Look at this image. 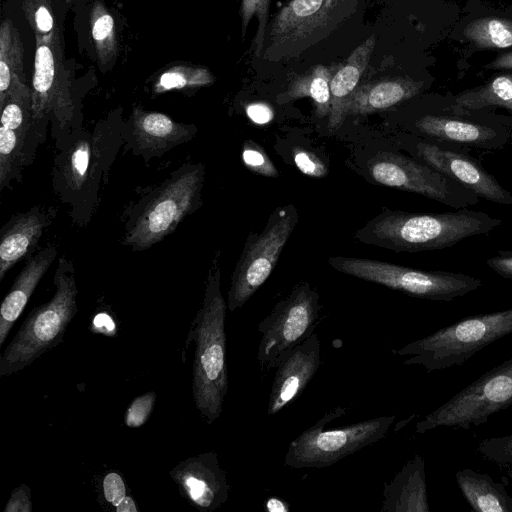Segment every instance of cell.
<instances>
[{
	"label": "cell",
	"mask_w": 512,
	"mask_h": 512,
	"mask_svg": "<svg viewBox=\"0 0 512 512\" xmlns=\"http://www.w3.org/2000/svg\"><path fill=\"white\" fill-rule=\"evenodd\" d=\"M220 253L209 269L202 306L188 333L186 346L195 343L192 364V395L207 424L217 420L228 392L227 339L225 318L228 309L221 289Z\"/></svg>",
	"instance_id": "7a4b0ae2"
},
{
	"label": "cell",
	"mask_w": 512,
	"mask_h": 512,
	"mask_svg": "<svg viewBox=\"0 0 512 512\" xmlns=\"http://www.w3.org/2000/svg\"><path fill=\"white\" fill-rule=\"evenodd\" d=\"M31 510V488L21 484L12 491L4 512H31Z\"/></svg>",
	"instance_id": "ab89813d"
},
{
	"label": "cell",
	"mask_w": 512,
	"mask_h": 512,
	"mask_svg": "<svg viewBox=\"0 0 512 512\" xmlns=\"http://www.w3.org/2000/svg\"><path fill=\"white\" fill-rule=\"evenodd\" d=\"M477 451L486 460L499 465H512V434L484 439Z\"/></svg>",
	"instance_id": "d590c367"
},
{
	"label": "cell",
	"mask_w": 512,
	"mask_h": 512,
	"mask_svg": "<svg viewBox=\"0 0 512 512\" xmlns=\"http://www.w3.org/2000/svg\"><path fill=\"white\" fill-rule=\"evenodd\" d=\"M57 256V248L49 245L31 256L16 277L0 306V347L14 323L22 314L36 286Z\"/></svg>",
	"instance_id": "7402d4cb"
},
{
	"label": "cell",
	"mask_w": 512,
	"mask_h": 512,
	"mask_svg": "<svg viewBox=\"0 0 512 512\" xmlns=\"http://www.w3.org/2000/svg\"><path fill=\"white\" fill-rule=\"evenodd\" d=\"M264 505L268 512H288L290 510L287 502L276 497L268 498Z\"/></svg>",
	"instance_id": "ee69618b"
},
{
	"label": "cell",
	"mask_w": 512,
	"mask_h": 512,
	"mask_svg": "<svg viewBox=\"0 0 512 512\" xmlns=\"http://www.w3.org/2000/svg\"><path fill=\"white\" fill-rule=\"evenodd\" d=\"M502 220L467 208L444 213L384 209L354 234L359 242L394 252L444 249L498 228Z\"/></svg>",
	"instance_id": "6da1fadb"
},
{
	"label": "cell",
	"mask_w": 512,
	"mask_h": 512,
	"mask_svg": "<svg viewBox=\"0 0 512 512\" xmlns=\"http://www.w3.org/2000/svg\"><path fill=\"white\" fill-rule=\"evenodd\" d=\"M90 27L97 61L104 71L114 65L119 44L114 18L101 0H96L91 7Z\"/></svg>",
	"instance_id": "f546056e"
},
{
	"label": "cell",
	"mask_w": 512,
	"mask_h": 512,
	"mask_svg": "<svg viewBox=\"0 0 512 512\" xmlns=\"http://www.w3.org/2000/svg\"><path fill=\"white\" fill-rule=\"evenodd\" d=\"M102 488L105 500L115 508L127 496L123 478L115 471H111L105 475L102 482Z\"/></svg>",
	"instance_id": "f35d334b"
},
{
	"label": "cell",
	"mask_w": 512,
	"mask_h": 512,
	"mask_svg": "<svg viewBox=\"0 0 512 512\" xmlns=\"http://www.w3.org/2000/svg\"><path fill=\"white\" fill-rule=\"evenodd\" d=\"M358 3L359 0H289L268 23L262 58L278 62L300 56L348 19Z\"/></svg>",
	"instance_id": "8992f818"
},
{
	"label": "cell",
	"mask_w": 512,
	"mask_h": 512,
	"mask_svg": "<svg viewBox=\"0 0 512 512\" xmlns=\"http://www.w3.org/2000/svg\"><path fill=\"white\" fill-rule=\"evenodd\" d=\"M116 512H138L136 502L130 497L125 499L115 508Z\"/></svg>",
	"instance_id": "bcb514c9"
},
{
	"label": "cell",
	"mask_w": 512,
	"mask_h": 512,
	"mask_svg": "<svg viewBox=\"0 0 512 512\" xmlns=\"http://www.w3.org/2000/svg\"><path fill=\"white\" fill-rule=\"evenodd\" d=\"M413 157L472 190L485 200L512 205V194L469 153L418 137L410 144Z\"/></svg>",
	"instance_id": "2e32d148"
},
{
	"label": "cell",
	"mask_w": 512,
	"mask_h": 512,
	"mask_svg": "<svg viewBox=\"0 0 512 512\" xmlns=\"http://www.w3.org/2000/svg\"><path fill=\"white\" fill-rule=\"evenodd\" d=\"M320 352V340L314 332L281 360L269 394L268 415L277 414L302 394L319 369Z\"/></svg>",
	"instance_id": "d6986e66"
},
{
	"label": "cell",
	"mask_w": 512,
	"mask_h": 512,
	"mask_svg": "<svg viewBox=\"0 0 512 512\" xmlns=\"http://www.w3.org/2000/svg\"><path fill=\"white\" fill-rule=\"evenodd\" d=\"M486 263L501 277L512 280V250L498 251Z\"/></svg>",
	"instance_id": "60d3db41"
},
{
	"label": "cell",
	"mask_w": 512,
	"mask_h": 512,
	"mask_svg": "<svg viewBox=\"0 0 512 512\" xmlns=\"http://www.w3.org/2000/svg\"><path fill=\"white\" fill-rule=\"evenodd\" d=\"M464 35L480 48L512 47V20L500 17L479 18L466 26Z\"/></svg>",
	"instance_id": "4dcf8cb0"
},
{
	"label": "cell",
	"mask_w": 512,
	"mask_h": 512,
	"mask_svg": "<svg viewBox=\"0 0 512 512\" xmlns=\"http://www.w3.org/2000/svg\"><path fill=\"white\" fill-rule=\"evenodd\" d=\"M299 221L293 204L275 209L260 233H250L231 277L230 312L241 308L268 279Z\"/></svg>",
	"instance_id": "7c38bea8"
},
{
	"label": "cell",
	"mask_w": 512,
	"mask_h": 512,
	"mask_svg": "<svg viewBox=\"0 0 512 512\" xmlns=\"http://www.w3.org/2000/svg\"><path fill=\"white\" fill-rule=\"evenodd\" d=\"M512 405V358L495 366L416 423L423 434L439 427L479 426Z\"/></svg>",
	"instance_id": "4fadbf2b"
},
{
	"label": "cell",
	"mask_w": 512,
	"mask_h": 512,
	"mask_svg": "<svg viewBox=\"0 0 512 512\" xmlns=\"http://www.w3.org/2000/svg\"><path fill=\"white\" fill-rule=\"evenodd\" d=\"M373 180L381 185L413 192L454 209L476 205L480 197L425 163L401 153L381 152L368 162Z\"/></svg>",
	"instance_id": "9a60e30c"
},
{
	"label": "cell",
	"mask_w": 512,
	"mask_h": 512,
	"mask_svg": "<svg viewBox=\"0 0 512 512\" xmlns=\"http://www.w3.org/2000/svg\"><path fill=\"white\" fill-rule=\"evenodd\" d=\"M329 265L344 274L383 285L409 296L449 302L482 286L479 278L450 271H427L381 260L330 257Z\"/></svg>",
	"instance_id": "30bf717a"
},
{
	"label": "cell",
	"mask_w": 512,
	"mask_h": 512,
	"mask_svg": "<svg viewBox=\"0 0 512 512\" xmlns=\"http://www.w3.org/2000/svg\"><path fill=\"white\" fill-rule=\"evenodd\" d=\"M382 512H430L424 459L414 455L383 490Z\"/></svg>",
	"instance_id": "cb8c5ba5"
},
{
	"label": "cell",
	"mask_w": 512,
	"mask_h": 512,
	"mask_svg": "<svg viewBox=\"0 0 512 512\" xmlns=\"http://www.w3.org/2000/svg\"><path fill=\"white\" fill-rule=\"evenodd\" d=\"M446 105L458 114L487 107L512 111V73L499 75L482 86L463 91L447 101Z\"/></svg>",
	"instance_id": "83f0119b"
},
{
	"label": "cell",
	"mask_w": 512,
	"mask_h": 512,
	"mask_svg": "<svg viewBox=\"0 0 512 512\" xmlns=\"http://www.w3.org/2000/svg\"><path fill=\"white\" fill-rule=\"evenodd\" d=\"M346 411V407L340 406L327 411L292 440L284 458L285 466L295 469L331 466L384 438L396 418L395 415L378 416L341 428L325 429Z\"/></svg>",
	"instance_id": "ba28073f"
},
{
	"label": "cell",
	"mask_w": 512,
	"mask_h": 512,
	"mask_svg": "<svg viewBox=\"0 0 512 512\" xmlns=\"http://www.w3.org/2000/svg\"><path fill=\"white\" fill-rule=\"evenodd\" d=\"M155 401L156 394L154 391H149L134 398L126 409L125 425L130 428L144 425L153 412Z\"/></svg>",
	"instance_id": "8d00e7d4"
},
{
	"label": "cell",
	"mask_w": 512,
	"mask_h": 512,
	"mask_svg": "<svg viewBox=\"0 0 512 512\" xmlns=\"http://www.w3.org/2000/svg\"><path fill=\"white\" fill-rule=\"evenodd\" d=\"M417 137L461 152L496 151L512 144V117L482 115L480 110L458 114L444 106L415 117L409 128Z\"/></svg>",
	"instance_id": "8fae6325"
},
{
	"label": "cell",
	"mask_w": 512,
	"mask_h": 512,
	"mask_svg": "<svg viewBox=\"0 0 512 512\" xmlns=\"http://www.w3.org/2000/svg\"><path fill=\"white\" fill-rule=\"evenodd\" d=\"M169 476L181 496L202 512H213L228 500L231 487L214 451L188 457Z\"/></svg>",
	"instance_id": "e0dca14e"
},
{
	"label": "cell",
	"mask_w": 512,
	"mask_h": 512,
	"mask_svg": "<svg viewBox=\"0 0 512 512\" xmlns=\"http://www.w3.org/2000/svg\"><path fill=\"white\" fill-rule=\"evenodd\" d=\"M422 81L388 77L358 85L345 107V116L367 115L395 107L418 95Z\"/></svg>",
	"instance_id": "603a6c76"
},
{
	"label": "cell",
	"mask_w": 512,
	"mask_h": 512,
	"mask_svg": "<svg viewBox=\"0 0 512 512\" xmlns=\"http://www.w3.org/2000/svg\"><path fill=\"white\" fill-rule=\"evenodd\" d=\"M55 292L47 303L35 307L0 355V377L11 375L33 363L63 342L64 334L77 313L73 262L59 258L54 275Z\"/></svg>",
	"instance_id": "277c9868"
},
{
	"label": "cell",
	"mask_w": 512,
	"mask_h": 512,
	"mask_svg": "<svg viewBox=\"0 0 512 512\" xmlns=\"http://www.w3.org/2000/svg\"><path fill=\"white\" fill-rule=\"evenodd\" d=\"M65 1H71V0H65Z\"/></svg>",
	"instance_id": "c3c4849f"
},
{
	"label": "cell",
	"mask_w": 512,
	"mask_h": 512,
	"mask_svg": "<svg viewBox=\"0 0 512 512\" xmlns=\"http://www.w3.org/2000/svg\"><path fill=\"white\" fill-rule=\"evenodd\" d=\"M26 84L23 42L13 21L4 18L0 26V108L14 89Z\"/></svg>",
	"instance_id": "4316f807"
},
{
	"label": "cell",
	"mask_w": 512,
	"mask_h": 512,
	"mask_svg": "<svg viewBox=\"0 0 512 512\" xmlns=\"http://www.w3.org/2000/svg\"><path fill=\"white\" fill-rule=\"evenodd\" d=\"M457 485L471 509L476 512H512V497L505 486L486 473L469 468L458 470Z\"/></svg>",
	"instance_id": "484cf974"
},
{
	"label": "cell",
	"mask_w": 512,
	"mask_h": 512,
	"mask_svg": "<svg viewBox=\"0 0 512 512\" xmlns=\"http://www.w3.org/2000/svg\"><path fill=\"white\" fill-rule=\"evenodd\" d=\"M34 74L31 88L33 124L48 119L53 133L67 137L72 128L75 102L73 69L66 61L64 41L56 27L46 35H35Z\"/></svg>",
	"instance_id": "9c48e42d"
},
{
	"label": "cell",
	"mask_w": 512,
	"mask_h": 512,
	"mask_svg": "<svg viewBox=\"0 0 512 512\" xmlns=\"http://www.w3.org/2000/svg\"><path fill=\"white\" fill-rule=\"evenodd\" d=\"M125 128L98 125L93 132L80 128L61 139L54 160L53 185L59 198L69 204L75 222H88L97 203L103 180L124 139Z\"/></svg>",
	"instance_id": "3957f363"
},
{
	"label": "cell",
	"mask_w": 512,
	"mask_h": 512,
	"mask_svg": "<svg viewBox=\"0 0 512 512\" xmlns=\"http://www.w3.org/2000/svg\"><path fill=\"white\" fill-rule=\"evenodd\" d=\"M332 71L324 65H316L302 74L294 75L287 86L285 96L288 99L309 97L315 105L318 117L329 116L331 107L330 82Z\"/></svg>",
	"instance_id": "f1b7e54d"
},
{
	"label": "cell",
	"mask_w": 512,
	"mask_h": 512,
	"mask_svg": "<svg viewBox=\"0 0 512 512\" xmlns=\"http://www.w3.org/2000/svg\"><path fill=\"white\" fill-rule=\"evenodd\" d=\"M492 69H509L512 70V52L505 53L497 57L487 66Z\"/></svg>",
	"instance_id": "f6af8a7d"
},
{
	"label": "cell",
	"mask_w": 512,
	"mask_h": 512,
	"mask_svg": "<svg viewBox=\"0 0 512 512\" xmlns=\"http://www.w3.org/2000/svg\"><path fill=\"white\" fill-rule=\"evenodd\" d=\"M246 114L252 122L258 125L267 124L274 117L271 107L262 102L249 104L246 107Z\"/></svg>",
	"instance_id": "b9f144b4"
},
{
	"label": "cell",
	"mask_w": 512,
	"mask_h": 512,
	"mask_svg": "<svg viewBox=\"0 0 512 512\" xmlns=\"http://www.w3.org/2000/svg\"><path fill=\"white\" fill-rule=\"evenodd\" d=\"M319 294L308 282L297 283L259 323L262 337L257 359L262 370L277 368L281 360L314 333L319 317Z\"/></svg>",
	"instance_id": "5bb4252c"
},
{
	"label": "cell",
	"mask_w": 512,
	"mask_h": 512,
	"mask_svg": "<svg viewBox=\"0 0 512 512\" xmlns=\"http://www.w3.org/2000/svg\"><path fill=\"white\" fill-rule=\"evenodd\" d=\"M271 0H240L241 33L244 39L250 21L256 17L257 30L253 42L254 54L261 57L264 51Z\"/></svg>",
	"instance_id": "d6a6232c"
},
{
	"label": "cell",
	"mask_w": 512,
	"mask_h": 512,
	"mask_svg": "<svg viewBox=\"0 0 512 512\" xmlns=\"http://www.w3.org/2000/svg\"><path fill=\"white\" fill-rule=\"evenodd\" d=\"M512 333V308L472 315L434 333L393 349L409 356L405 365H420L427 372L462 365L484 347Z\"/></svg>",
	"instance_id": "5b68a950"
},
{
	"label": "cell",
	"mask_w": 512,
	"mask_h": 512,
	"mask_svg": "<svg viewBox=\"0 0 512 512\" xmlns=\"http://www.w3.org/2000/svg\"><path fill=\"white\" fill-rule=\"evenodd\" d=\"M242 160L244 165L254 173L273 178L279 175L264 149L252 140L243 144Z\"/></svg>",
	"instance_id": "e575fe53"
},
{
	"label": "cell",
	"mask_w": 512,
	"mask_h": 512,
	"mask_svg": "<svg viewBox=\"0 0 512 512\" xmlns=\"http://www.w3.org/2000/svg\"><path fill=\"white\" fill-rule=\"evenodd\" d=\"M22 10L35 35H46L56 28L51 1L23 0Z\"/></svg>",
	"instance_id": "836d02e7"
},
{
	"label": "cell",
	"mask_w": 512,
	"mask_h": 512,
	"mask_svg": "<svg viewBox=\"0 0 512 512\" xmlns=\"http://www.w3.org/2000/svg\"><path fill=\"white\" fill-rule=\"evenodd\" d=\"M93 327L96 328L97 332H102L105 327V334L111 335L114 330V324L111 318L105 314H99L93 321Z\"/></svg>",
	"instance_id": "7bdbcfd3"
},
{
	"label": "cell",
	"mask_w": 512,
	"mask_h": 512,
	"mask_svg": "<svg viewBox=\"0 0 512 512\" xmlns=\"http://www.w3.org/2000/svg\"><path fill=\"white\" fill-rule=\"evenodd\" d=\"M31 88H16L6 99L0 127V191L17 176L24 162L27 134L33 124Z\"/></svg>",
	"instance_id": "ac0fdd59"
},
{
	"label": "cell",
	"mask_w": 512,
	"mask_h": 512,
	"mask_svg": "<svg viewBox=\"0 0 512 512\" xmlns=\"http://www.w3.org/2000/svg\"><path fill=\"white\" fill-rule=\"evenodd\" d=\"M39 1H52V0H39Z\"/></svg>",
	"instance_id": "7dc6e473"
},
{
	"label": "cell",
	"mask_w": 512,
	"mask_h": 512,
	"mask_svg": "<svg viewBox=\"0 0 512 512\" xmlns=\"http://www.w3.org/2000/svg\"><path fill=\"white\" fill-rule=\"evenodd\" d=\"M294 162L297 168L305 175L322 178L327 175V168L321 159L314 153L303 148L294 150Z\"/></svg>",
	"instance_id": "74e56055"
},
{
	"label": "cell",
	"mask_w": 512,
	"mask_h": 512,
	"mask_svg": "<svg viewBox=\"0 0 512 512\" xmlns=\"http://www.w3.org/2000/svg\"><path fill=\"white\" fill-rule=\"evenodd\" d=\"M375 41V36L372 35L362 42L332 75L330 82L331 107L328 120L330 131H335L344 122L347 101L358 87L374 50Z\"/></svg>",
	"instance_id": "d4e9b609"
},
{
	"label": "cell",
	"mask_w": 512,
	"mask_h": 512,
	"mask_svg": "<svg viewBox=\"0 0 512 512\" xmlns=\"http://www.w3.org/2000/svg\"><path fill=\"white\" fill-rule=\"evenodd\" d=\"M125 129L134 153L146 160L189 141L197 132L194 125L179 123L168 115L139 107L133 108L130 126Z\"/></svg>",
	"instance_id": "ffe728a7"
},
{
	"label": "cell",
	"mask_w": 512,
	"mask_h": 512,
	"mask_svg": "<svg viewBox=\"0 0 512 512\" xmlns=\"http://www.w3.org/2000/svg\"><path fill=\"white\" fill-rule=\"evenodd\" d=\"M205 168L185 164L153 191L127 228L124 244L142 251L174 232L179 223L202 204Z\"/></svg>",
	"instance_id": "52a82bcc"
},
{
	"label": "cell",
	"mask_w": 512,
	"mask_h": 512,
	"mask_svg": "<svg viewBox=\"0 0 512 512\" xmlns=\"http://www.w3.org/2000/svg\"><path fill=\"white\" fill-rule=\"evenodd\" d=\"M214 81L212 73L204 67L176 65L161 74L154 85V91L163 93L174 89H195L208 86Z\"/></svg>",
	"instance_id": "1f68e13d"
},
{
	"label": "cell",
	"mask_w": 512,
	"mask_h": 512,
	"mask_svg": "<svg viewBox=\"0 0 512 512\" xmlns=\"http://www.w3.org/2000/svg\"><path fill=\"white\" fill-rule=\"evenodd\" d=\"M55 215L52 208L37 205L24 213L15 214L0 233V282L19 261L27 257L38 244L44 230Z\"/></svg>",
	"instance_id": "44dd1931"
}]
</instances>
